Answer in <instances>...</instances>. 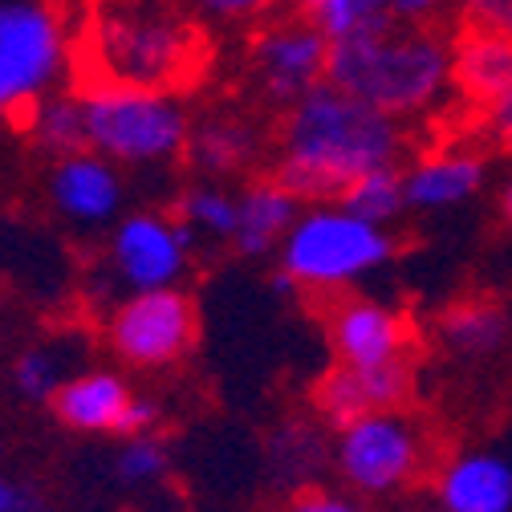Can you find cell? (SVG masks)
Here are the masks:
<instances>
[{"label":"cell","instance_id":"603a6c76","mask_svg":"<svg viewBox=\"0 0 512 512\" xmlns=\"http://www.w3.org/2000/svg\"><path fill=\"white\" fill-rule=\"evenodd\" d=\"M346 212L370 220V224H382L391 228L403 212H407V187H403V167H378V171H366L362 179H354L342 200H338Z\"/></svg>","mask_w":512,"mask_h":512},{"label":"cell","instance_id":"277c9868","mask_svg":"<svg viewBox=\"0 0 512 512\" xmlns=\"http://www.w3.org/2000/svg\"><path fill=\"white\" fill-rule=\"evenodd\" d=\"M395 252L399 240L391 228L346 212L338 200L305 204L277 248V289L330 301L338 293H350V285L378 273L382 265H391Z\"/></svg>","mask_w":512,"mask_h":512},{"label":"cell","instance_id":"e0dca14e","mask_svg":"<svg viewBox=\"0 0 512 512\" xmlns=\"http://www.w3.org/2000/svg\"><path fill=\"white\" fill-rule=\"evenodd\" d=\"M301 196L289 191L273 171L248 175L244 187L236 191V236L232 248L240 256H273L281 248V240L289 236V228L301 216Z\"/></svg>","mask_w":512,"mask_h":512},{"label":"cell","instance_id":"484cf974","mask_svg":"<svg viewBox=\"0 0 512 512\" xmlns=\"http://www.w3.org/2000/svg\"><path fill=\"white\" fill-rule=\"evenodd\" d=\"M187 9L196 13L212 33L216 29H256L269 17L293 9V0H187Z\"/></svg>","mask_w":512,"mask_h":512},{"label":"cell","instance_id":"6da1fadb","mask_svg":"<svg viewBox=\"0 0 512 512\" xmlns=\"http://www.w3.org/2000/svg\"><path fill=\"white\" fill-rule=\"evenodd\" d=\"M216 61L212 29L187 0H82L74 9V86L110 82L183 94Z\"/></svg>","mask_w":512,"mask_h":512},{"label":"cell","instance_id":"f546056e","mask_svg":"<svg viewBox=\"0 0 512 512\" xmlns=\"http://www.w3.org/2000/svg\"><path fill=\"white\" fill-rule=\"evenodd\" d=\"M382 17L407 25H447L452 21V0H382Z\"/></svg>","mask_w":512,"mask_h":512},{"label":"cell","instance_id":"ba28073f","mask_svg":"<svg viewBox=\"0 0 512 512\" xmlns=\"http://www.w3.org/2000/svg\"><path fill=\"white\" fill-rule=\"evenodd\" d=\"M330 37L309 25L301 13L285 9L244 37V70L256 94V106L269 114H285L297 98L326 82Z\"/></svg>","mask_w":512,"mask_h":512},{"label":"cell","instance_id":"f1b7e54d","mask_svg":"<svg viewBox=\"0 0 512 512\" xmlns=\"http://www.w3.org/2000/svg\"><path fill=\"white\" fill-rule=\"evenodd\" d=\"M452 21L512 41V0H452Z\"/></svg>","mask_w":512,"mask_h":512},{"label":"cell","instance_id":"7c38bea8","mask_svg":"<svg viewBox=\"0 0 512 512\" xmlns=\"http://www.w3.org/2000/svg\"><path fill=\"white\" fill-rule=\"evenodd\" d=\"M273 159V126L256 110H208L196 114L183 147V163L196 179H248Z\"/></svg>","mask_w":512,"mask_h":512},{"label":"cell","instance_id":"2e32d148","mask_svg":"<svg viewBox=\"0 0 512 512\" xmlns=\"http://www.w3.org/2000/svg\"><path fill=\"white\" fill-rule=\"evenodd\" d=\"M439 512H512V460L468 447L431 468Z\"/></svg>","mask_w":512,"mask_h":512},{"label":"cell","instance_id":"44dd1931","mask_svg":"<svg viewBox=\"0 0 512 512\" xmlns=\"http://www.w3.org/2000/svg\"><path fill=\"white\" fill-rule=\"evenodd\" d=\"M175 220L208 244H232L236 236V196L224 183L212 179H191L175 196Z\"/></svg>","mask_w":512,"mask_h":512},{"label":"cell","instance_id":"d4e9b609","mask_svg":"<svg viewBox=\"0 0 512 512\" xmlns=\"http://www.w3.org/2000/svg\"><path fill=\"white\" fill-rule=\"evenodd\" d=\"M171 472V452L159 435H135V439H122L118 456H114V476L131 488H151L163 484Z\"/></svg>","mask_w":512,"mask_h":512},{"label":"cell","instance_id":"e575fe53","mask_svg":"<svg viewBox=\"0 0 512 512\" xmlns=\"http://www.w3.org/2000/svg\"><path fill=\"white\" fill-rule=\"evenodd\" d=\"M500 212H504V220L512 224V175H508V183L500 187Z\"/></svg>","mask_w":512,"mask_h":512},{"label":"cell","instance_id":"4316f807","mask_svg":"<svg viewBox=\"0 0 512 512\" xmlns=\"http://www.w3.org/2000/svg\"><path fill=\"white\" fill-rule=\"evenodd\" d=\"M460 118L468 122V131L476 135L480 147L512 151V82H504L488 102L460 110Z\"/></svg>","mask_w":512,"mask_h":512},{"label":"cell","instance_id":"7a4b0ae2","mask_svg":"<svg viewBox=\"0 0 512 512\" xmlns=\"http://www.w3.org/2000/svg\"><path fill=\"white\" fill-rule=\"evenodd\" d=\"M407 151V122L322 82L277 114L269 171L297 191L301 204H334L354 179L378 167H399Z\"/></svg>","mask_w":512,"mask_h":512},{"label":"cell","instance_id":"ac0fdd59","mask_svg":"<svg viewBox=\"0 0 512 512\" xmlns=\"http://www.w3.org/2000/svg\"><path fill=\"white\" fill-rule=\"evenodd\" d=\"M435 338L447 354L484 362L504 354V346L512 342V313L492 297H460L435 317Z\"/></svg>","mask_w":512,"mask_h":512},{"label":"cell","instance_id":"5b68a950","mask_svg":"<svg viewBox=\"0 0 512 512\" xmlns=\"http://www.w3.org/2000/svg\"><path fill=\"white\" fill-rule=\"evenodd\" d=\"M74 90L82 98L86 151L118 167H159L183 159L191 122H196L183 94L110 82H82Z\"/></svg>","mask_w":512,"mask_h":512},{"label":"cell","instance_id":"cb8c5ba5","mask_svg":"<svg viewBox=\"0 0 512 512\" xmlns=\"http://www.w3.org/2000/svg\"><path fill=\"white\" fill-rule=\"evenodd\" d=\"M293 13L317 25L330 41L350 37L370 21H387L382 17V0H293Z\"/></svg>","mask_w":512,"mask_h":512},{"label":"cell","instance_id":"30bf717a","mask_svg":"<svg viewBox=\"0 0 512 512\" xmlns=\"http://www.w3.org/2000/svg\"><path fill=\"white\" fill-rule=\"evenodd\" d=\"M191 252L196 236L175 220V212H131L110 232V281L126 293L175 289L191 265Z\"/></svg>","mask_w":512,"mask_h":512},{"label":"cell","instance_id":"8fae6325","mask_svg":"<svg viewBox=\"0 0 512 512\" xmlns=\"http://www.w3.org/2000/svg\"><path fill=\"white\" fill-rule=\"evenodd\" d=\"M326 317V334L334 362L370 370L415 358L419 350V326L411 317L378 297H358V293H338L330 301H317Z\"/></svg>","mask_w":512,"mask_h":512},{"label":"cell","instance_id":"836d02e7","mask_svg":"<svg viewBox=\"0 0 512 512\" xmlns=\"http://www.w3.org/2000/svg\"><path fill=\"white\" fill-rule=\"evenodd\" d=\"M13 504H17V492L9 488L5 476H0V512H13Z\"/></svg>","mask_w":512,"mask_h":512},{"label":"cell","instance_id":"3957f363","mask_svg":"<svg viewBox=\"0 0 512 512\" xmlns=\"http://www.w3.org/2000/svg\"><path fill=\"white\" fill-rule=\"evenodd\" d=\"M447 25L370 21L350 37L330 41L326 82L399 122L431 118L456 98Z\"/></svg>","mask_w":512,"mask_h":512},{"label":"cell","instance_id":"9a60e30c","mask_svg":"<svg viewBox=\"0 0 512 512\" xmlns=\"http://www.w3.org/2000/svg\"><path fill=\"white\" fill-rule=\"evenodd\" d=\"M49 204L82 224V228H102L118 216L122 208V175H118V163L94 155V151H78V155H66V159H53L49 167Z\"/></svg>","mask_w":512,"mask_h":512},{"label":"cell","instance_id":"1f68e13d","mask_svg":"<svg viewBox=\"0 0 512 512\" xmlns=\"http://www.w3.org/2000/svg\"><path fill=\"white\" fill-rule=\"evenodd\" d=\"M159 419H163L159 403H155V399H143V395H135L131 403H126V411H122V423H118V431H114V435H122V439H135V435H155Z\"/></svg>","mask_w":512,"mask_h":512},{"label":"cell","instance_id":"83f0119b","mask_svg":"<svg viewBox=\"0 0 512 512\" xmlns=\"http://www.w3.org/2000/svg\"><path fill=\"white\" fill-rule=\"evenodd\" d=\"M13 382H17V391L25 395V399H53L57 395V387L66 378H61V362H57V354H49V350H25L17 362H13Z\"/></svg>","mask_w":512,"mask_h":512},{"label":"cell","instance_id":"5bb4252c","mask_svg":"<svg viewBox=\"0 0 512 512\" xmlns=\"http://www.w3.org/2000/svg\"><path fill=\"white\" fill-rule=\"evenodd\" d=\"M484 183H488L484 147L439 143V147L419 151V159L403 167L407 212H447V208H460L472 196H480Z\"/></svg>","mask_w":512,"mask_h":512},{"label":"cell","instance_id":"52a82bcc","mask_svg":"<svg viewBox=\"0 0 512 512\" xmlns=\"http://www.w3.org/2000/svg\"><path fill=\"white\" fill-rule=\"evenodd\" d=\"M330 464L354 496H395L435 468V443L407 407L370 411L334 431Z\"/></svg>","mask_w":512,"mask_h":512},{"label":"cell","instance_id":"4fadbf2b","mask_svg":"<svg viewBox=\"0 0 512 512\" xmlns=\"http://www.w3.org/2000/svg\"><path fill=\"white\" fill-rule=\"evenodd\" d=\"M419 387V370L415 358L403 362H387V366H370V370H354L334 362L322 378L313 382L309 403L317 423H326L330 431L370 415V411H399L415 399Z\"/></svg>","mask_w":512,"mask_h":512},{"label":"cell","instance_id":"9c48e42d","mask_svg":"<svg viewBox=\"0 0 512 512\" xmlns=\"http://www.w3.org/2000/svg\"><path fill=\"white\" fill-rule=\"evenodd\" d=\"M200 338V309L183 289H151L122 297L106 317L110 350L135 370L183 362Z\"/></svg>","mask_w":512,"mask_h":512},{"label":"cell","instance_id":"d6986e66","mask_svg":"<svg viewBox=\"0 0 512 512\" xmlns=\"http://www.w3.org/2000/svg\"><path fill=\"white\" fill-rule=\"evenodd\" d=\"M131 387L126 378L114 374V370H86V374H74L57 387V395L49 399L53 403V415L74 427V431H86V435H114L118 423H122V411L131 403Z\"/></svg>","mask_w":512,"mask_h":512},{"label":"cell","instance_id":"d6a6232c","mask_svg":"<svg viewBox=\"0 0 512 512\" xmlns=\"http://www.w3.org/2000/svg\"><path fill=\"white\" fill-rule=\"evenodd\" d=\"M13 512H49V504H45L41 496H33V492H17Z\"/></svg>","mask_w":512,"mask_h":512},{"label":"cell","instance_id":"ffe728a7","mask_svg":"<svg viewBox=\"0 0 512 512\" xmlns=\"http://www.w3.org/2000/svg\"><path fill=\"white\" fill-rule=\"evenodd\" d=\"M25 135L33 139L37 151L53 155V159H66L86 151V122H82V98L78 90H53L41 102H33L21 114Z\"/></svg>","mask_w":512,"mask_h":512},{"label":"cell","instance_id":"d590c367","mask_svg":"<svg viewBox=\"0 0 512 512\" xmlns=\"http://www.w3.org/2000/svg\"><path fill=\"white\" fill-rule=\"evenodd\" d=\"M57 5H70V9H78V5H82V0H57Z\"/></svg>","mask_w":512,"mask_h":512},{"label":"cell","instance_id":"4dcf8cb0","mask_svg":"<svg viewBox=\"0 0 512 512\" xmlns=\"http://www.w3.org/2000/svg\"><path fill=\"white\" fill-rule=\"evenodd\" d=\"M281 512H366L354 496L346 492H330V488H305L297 492Z\"/></svg>","mask_w":512,"mask_h":512},{"label":"cell","instance_id":"7402d4cb","mask_svg":"<svg viewBox=\"0 0 512 512\" xmlns=\"http://www.w3.org/2000/svg\"><path fill=\"white\" fill-rule=\"evenodd\" d=\"M326 423H285L273 443H269V460H273V472L277 480H289V484H305L322 472V464L330 460V443H326Z\"/></svg>","mask_w":512,"mask_h":512},{"label":"cell","instance_id":"8992f818","mask_svg":"<svg viewBox=\"0 0 512 512\" xmlns=\"http://www.w3.org/2000/svg\"><path fill=\"white\" fill-rule=\"evenodd\" d=\"M74 74V9L57 0H0V122L21 118Z\"/></svg>","mask_w":512,"mask_h":512}]
</instances>
